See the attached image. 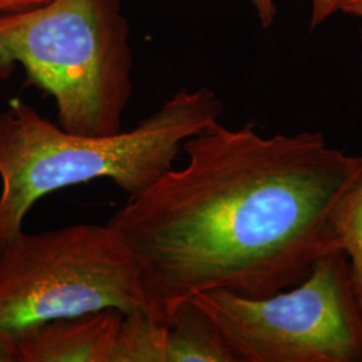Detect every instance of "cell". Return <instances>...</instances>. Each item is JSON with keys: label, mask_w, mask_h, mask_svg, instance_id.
Wrapping results in <instances>:
<instances>
[{"label": "cell", "mask_w": 362, "mask_h": 362, "mask_svg": "<svg viewBox=\"0 0 362 362\" xmlns=\"http://www.w3.org/2000/svg\"><path fill=\"white\" fill-rule=\"evenodd\" d=\"M341 239L342 251L349 263L353 290L362 310V176L344 209Z\"/></svg>", "instance_id": "cell-9"}, {"label": "cell", "mask_w": 362, "mask_h": 362, "mask_svg": "<svg viewBox=\"0 0 362 362\" xmlns=\"http://www.w3.org/2000/svg\"><path fill=\"white\" fill-rule=\"evenodd\" d=\"M167 362H239L218 325L192 299L181 302L168 322Z\"/></svg>", "instance_id": "cell-7"}, {"label": "cell", "mask_w": 362, "mask_h": 362, "mask_svg": "<svg viewBox=\"0 0 362 362\" xmlns=\"http://www.w3.org/2000/svg\"><path fill=\"white\" fill-rule=\"evenodd\" d=\"M250 3L257 13L262 27H272L278 15V0H250Z\"/></svg>", "instance_id": "cell-11"}, {"label": "cell", "mask_w": 362, "mask_h": 362, "mask_svg": "<svg viewBox=\"0 0 362 362\" xmlns=\"http://www.w3.org/2000/svg\"><path fill=\"white\" fill-rule=\"evenodd\" d=\"M215 321L239 362H362V310L344 251L270 297L226 290L191 298Z\"/></svg>", "instance_id": "cell-5"}, {"label": "cell", "mask_w": 362, "mask_h": 362, "mask_svg": "<svg viewBox=\"0 0 362 362\" xmlns=\"http://www.w3.org/2000/svg\"><path fill=\"white\" fill-rule=\"evenodd\" d=\"M339 13H346L362 21V0H345L341 6Z\"/></svg>", "instance_id": "cell-14"}, {"label": "cell", "mask_w": 362, "mask_h": 362, "mask_svg": "<svg viewBox=\"0 0 362 362\" xmlns=\"http://www.w3.org/2000/svg\"><path fill=\"white\" fill-rule=\"evenodd\" d=\"M187 164L107 220L141 267L145 309L168 325L181 302L226 290L270 297L342 251L341 220L362 156L320 132L263 136L219 121L182 145Z\"/></svg>", "instance_id": "cell-1"}, {"label": "cell", "mask_w": 362, "mask_h": 362, "mask_svg": "<svg viewBox=\"0 0 362 362\" xmlns=\"http://www.w3.org/2000/svg\"><path fill=\"white\" fill-rule=\"evenodd\" d=\"M104 309H145L139 260L110 226L22 231L0 252V329Z\"/></svg>", "instance_id": "cell-4"}, {"label": "cell", "mask_w": 362, "mask_h": 362, "mask_svg": "<svg viewBox=\"0 0 362 362\" xmlns=\"http://www.w3.org/2000/svg\"><path fill=\"white\" fill-rule=\"evenodd\" d=\"M223 112L208 88L182 89L132 129L85 136L13 100L0 112V252L23 231L35 203L55 191L107 179L129 197L141 194L173 168L184 143Z\"/></svg>", "instance_id": "cell-2"}, {"label": "cell", "mask_w": 362, "mask_h": 362, "mask_svg": "<svg viewBox=\"0 0 362 362\" xmlns=\"http://www.w3.org/2000/svg\"><path fill=\"white\" fill-rule=\"evenodd\" d=\"M168 325L146 309L124 313L118 325L110 362H167Z\"/></svg>", "instance_id": "cell-8"}, {"label": "cell", "mask_w": 362, "mask_h": 362, "mask_svg": "<svg viewBox=\"0 0 362 362\" xmlns=\"http://www.w3.org/2000/svg\"><path fill=\"white\" fill-rule=\"evenodd\" d=\"M122 311H91L28 326L18 336V362H110Z\"/></svg>", "instance_id": "cell-6"}, {"label": "cell", "mask_w": 362, "mask_h": 362, "mask_svg": "<svg viewBox=\"0 0 362 362\" xmlns=\"http://www.w3.org/2000/svg\"><path fill=\"white\" fill-rule=\"evenodd\" d=\"M50 0H0V16L23 13Z\"/></svg>", "instance_id": "cell-13"}, {"label": "cell", "mask_w": 362, "mask_h": 362, "mask_svg": "<svg viewBox=\"0 0 362 362\" xmlns=\"http://www.w3.org/2000/svg\"><path fill=\"white\" fill-rule=\"evenodd\" d=\"M130 28L121 0H50L0 16V81L22 67L71 133L122 130L133 94Z\"/></svg>", "instance_id": "cell-3"}, {"label": "cell", "mask_w": 362, "mask_h": 362, "mask_svg": "<svg viewBox=\"0 0 362 362\" xmlns=\"http://www.w3.org/2000/svg\"><path fill=\"white\" fill-rule=\"evenodd\" d=\"M345 0H311L310 28L315 30L322 26L334 13H339Z\"/></svg>", "instance_id": "cell-10"}, {"label": "cell", "mask_w": 362, "mask_h": 362, "mask_svg": "<svg viewBox=\"0 0 362 362\" xmlns=\"http://www.w3.org/2000/svg\"><path fill=\"white\" fill-rule=\"evenodd\" d=\"M361 33H362V31H361ZM361 38H362V34H361Z\"/></svg>", "instance_id": "cell-15"}, {"label": "cell", "mask_w": 362, "mask_h": 362, "mask_svg": "<svg viewBox=\"0 0 362 362\" xmlns=\"http://www.w3.org/2000/svg\"><path fill=\"white\" fill-rule=\"evenodd\" d=\"M0 362H18V336L0 329Z\"/></svg>", "instance_id": "cell-12"}]
</instances>
